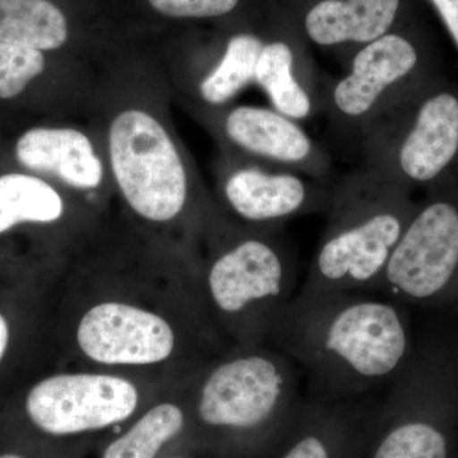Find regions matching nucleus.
I'll return each mask as SVG.
<instances>
[{
	"instance_id": "obj_13",
	"label": "nucleus",
	"mask_w": 458,
	"mask_h": 458,
	"mask_svg": "<svg viewBox=\"0 0 458 458\" xmlns=\"http://www.w3.org/2000/svg\"><path fill=\"white\" fill-rule=\"evenodd\" d=\"M183 29L168 33V45L179 68L177 84L195 117L216 113L255 82L256 64L265 35L233 26L218 41L201 44Z\"/></svg>"
},
{
	"instance_id": "obj_11",
	"label": "nucleus",
	"mask_w": 458,
	"mask_h": 458,
	"mask_svg": "<svg viewBox=\"0 0 458 458\" xmlns=\"http://www.w3.org/2000/svg\"><path fill=\"white\" fill-rule=\"evenodd\" d=\"M197 119L212 132L222 155L297 172L316 180L330 179L333 164L327 150L300 123L273 107L232 104Z\"/></svg>"
},
{
	"instance_id": "obj_26",
	"label": "nucleus",
	"mask_w": 458,
	"mask_h": 458,
	"mask_svg": "<svg viewBox=\"0 0 458 458\" xmlns=\"http://www.w3.org/2000/svg\"><path fill=\"white\" fill-rule=\"evenodd\" d=\"M9 342V327L7 319L3 318L0 313V360L4 357V352L7 351Z\"/></svg>"
},
{
	"instance_id": "obj_8",
	"label": "nucleus",
	"mask_w": 458,
	"mask_h": 458,
	"mask_svg": "<svg viewBox=\"0 0 458 458\" xmlns=\"http://www.w3.org/2000/svg\"><path fill=\"white\" fill-rule=\"evenodd\" d=\"M131 0H0V41L89 60L131 45Z\"/></svg>"
},
{
	"instance_id": "obj_14",
	"label": "nucleus",
	"mask_w": 458,
	"mask_h": 458,
	"mask_svg": "<svg viewBox=\"0 0 458 458\" xmlns=\"http://www.w3.org/2000/svg\"><path fill=\"white\" fill-rule=\"evenodd\" d=\"M138 403L137 387L122 377L68 373L36 385L27 396L26 411L42 432L71 436L122 423Z\"/></svg>"
},
{
	"instance_id": "obj_4",
	"label": "nucleus",
	"mask_w": 458,
	"mask_h": 458,
	"mask_svg": "<svg viewBox=\"0 0 458 458\" xmlns=\"http://www.w3.org/2000/svg\"><path fill=\"white\" fill-rule=\"evenodd\" d=\"M295 363L282 352L251 351L223 360L199 390V421L251 452L276 454L303 405Z\"/></svg>"
},
{
	"instance_id": "obj_15",
	"label": "nucleus",
	"mask_w": 458,
	"mask_h": 458,
	"mask_svg": "<svg viewBox=\"0 0 458 458\" xmlns=\"http://www.w3.org/2000/svg\"><path fill=\"white\" fill-rule=\"evenodd\" d=\"M87 60L0 41V105L62 114L92 107Z\"/></svg>"
},
{
	"instance_id": "obj_20",
	"label": "nucleus",
	"mask_w": 458,
	"mask_h": 458,
	"mask_svg": "<svg viewBox=\"0 0 458 458\" xmlns=\"http://www.w3.org/2000/svg\"><path fill=\"white\" fill-rule=\"evenodd\" d=\"M403 0H313L304 5V38L325 50L343 53L348 63L364 45L394 31Z\"/></svg>"
},
{
	"instance_id": "obj_27",
	"label": "nucleus",
	"mask_w": 458,
	"mask_h": 458,
	"mask_svg": "<svg viewBox=\"0 0 458 458\" xmlns=\"http://www.w3.org/2000/svg\"><path fill=\"white\" fill-rule=\"evenodd\" d=\"M0 458H25V457L20 456V454H2V456H0Z\"/></svg>"
},
{
	"instance_id": "obj_5",
	"label": "nucleus",
	"mask_w": 458,
	"mask_h": 458,
	"mask_svg": "<svg viewBox=\"0 0 458 458\" xmlns=\"http://www.w3.org/2000/svg\"><path fill=\"white\" fill-rule=\"evenodd\" d=\"M364 167L411 190L445 182L458 162V89L429 80L360 138Z\"/></svg>"
},
{
	"instance_id": "obj_23",
	"label": "nucleus",
	"mask_w": 458,
	"mask_h": 458,
	"mask_svg": "<svg viewBox=\"0 0 458 458\" xmlns=\"http://www.w3.org/2000/svg\"><path fill=\"white\" fill-rule=\"evenodd\" d=\"M185 428V414L174 403H159L147 411L105 450L102 458H155Z\"/></svg>"
},
{
	"instance_id": "obj_17",
	"label": "nucleus",
	"mask_w": 458,
	"mask_h": 458,
	"mask_svg": "<svg viewBox=\"0 0 458 458\" xmlns=\"http://www.w3.org/2000/svg\"><path fill=\"white\" fill-rule=\"evenodd\" d=\"M81 351L108 366H147L164 361L174 349L170 324L156 313L119 302L98 304L77 331Z\"/></svg>"
},
{
	"instance_id": "obj_22",
	"label": "nucleus",
	"mask_w": 458,
	"mask_h": 458,
	"mask_svg": "<svg viewBox=\"0 0 458 458\" xmlns=\"http://www.w3.org/2000/svg\"><path fill=\"white\" fill-rule=\"evenodd\" d=\"M131 8L140 27L164 32L199 21L236 22L249 9V0H131Z\"/></svg>"
},
{
	"instance_id": "obj_24",
	"label": "nucleus",
	"mask_w": 458,
	"mask_h": 458,
	"mask_svg": "<svg viewBox=\"0 0 458 458\" xmlns=\"http://www.w3.org/2000/svg\"><path fill=\"white\" fill-rule=\"evenodd\" d=\"M458 49V0H430Z\"/></svg>"
},
{
	"instance_id": "obj_2",
	"label": "nucleus",
	"mask_w": 458,
	"mask_h": 458,
	"mask_svg": "<svg viewBox=\"0 0 458 458\" xmlns=\"http://www.w3.org/2000/svg\"><path fill=\"white\" fill-rule=\"evenodd\" d=\"M267 337L303 367L316 400L360 399L390 386L414 352L403 310L357 292H298Z\"/></svg>"
},
{
	"instance_id": "obj_21",
	"label": "nucleus",
	"mask_w": 458,
	"mask_h": 458,
	"mask_svg": "<svg viewBox=\"0 0 458 458\" xmlns=\"http://www.w3.org/2000/svg\"><path fill=\"white\" fill-rule=\"evenodd\" d=\"M0 201L18 225H53L65 213V200L59 186L16 167L0 174Z\"/></svg>"
},
{
	"instance_id": "obj_1",
	"label": "nucleus",
	"mask_w": 458,
	"mask_h": 458,
	"mask_svg": "<svg viewBox=\"0 0 458 458\" xmlns=\"http://www.w3.org/2000/svg\"><path fill=\"white\" fill-rule=\"evenodd\" d=\"M147 44L108 57L93 110L111 183L138 218L168 225L201 195L199 172L177 137L165 95L147 71Z\"/></svg>"
},
{
	"instance_id": "obj_6",
	"label": "nucleus",
	"mask_w": 458,
	"mask_h": 458,
	"mask_svg": "<svg viewBox=\"0 0 458 458\" xmlns=\"http://www.w3.org/2000/svg\"><path fill=\"white\" fill-rule=\"evenodd\" d=\"M223 240L207 273L208 292L223 318L241 322L250 339L269 336L270 328L294 297L297 260L282 227L225 225Z\"/></svg>"
},
{
	"instance_id": "obj_19",
	"label": "nucleus",
	"mask_w": 458,
	"mask_h": 458,
	"mask_svg": "<svg viewBox=\"0 0 458 458\" xmlns=\"http://www.w3.org/2000/svg\"><path fill=\"white\" fill-rule=\"evenodd\" d=\"M254 84L274 110L297 123L322 113L324 81L294 36L265 35Z\"/></svg>"
},
{
	"instance_id": "obj_9",
	"label": "nucleus",
	"mask_w": 458,
	"mask_h": 458,
	"mask_svg": "<svg viewBox=\"0 0 458 458\" xmlns=\"http://www.w3.org/2000/svg\"><path fill=\"white\" fill-rule=\"evenodd\" d=\"M429 72L417 42L394 30L355 51L342 77L324 81L322 113L334 135L360 143L377 117L432 80Z\"/></svg>"
},
{
	"instance_id": "obj_7",
	"label": "nucleus",
	"mask_w": 458,
	"mask_h": 458,
	"mask_svg": "<svg viewBox=\"0 0 458 458\" xmlns=\"http://www.w3.org/2000/svg\"><path fill=\"white\" fill-rule=\"evenodd\" d=\"M457 401L458 355L445 346L412 352L377 405L361 458H451Z\"/></svg>"
},
{
	"instance_id": "obj_10",
	"label": "nucleus",
	"mask_w": 458,
	"mask_h": 458,
	"mask_svg": "<svg viewBox=\"0 0 458 458\" xmlns=\"http://www.w3.org/2000/svg\"><path fill=\"white\" fill-rule=\"evenodd\" d=\"M376 291L400 302L458 304V188H430L417 204Z\"/></svg>"
},
{
	"instance_id": "obj_3",
	"label": "nucleus",
	"mask_w": 458,
	"mask_h": 458,
	"mask_svg": "<svg viewBox=\"0 0 458 458\" xmlns=\"http://www.w3.org/2000/svg\"><path fill=\"white\" fill-rule=\"evenodd\" d=\"M410 191L364 165L334 183L301 292L376 291L417 208Z\"/></svg>"
},
{
	"instance_id": "obj_25",
	"label": "nucleus",
	"mask_w": 458,
	"mask_h": 458,
	"mask_svg": "<svg viewBox=\"0 0 458 458\" xmlns=\"http://www.w3.org/2000/svg\"><path fill=\"white\" fill-rule=\"evenodd\" d=\"M16 225H18L16 219L8 212L5 205L0 201V234L11 231V229L16 227Z\"/></svg>"
},
{
	"instance_id": "obj_12",
	"label": "nucleus",
	"mask_w": 458,
	"mask_h": 458,
	"mask_svg": "<svg viewBox=\"0 0 458 458\" xmlns=\"http://www.w3.org/2000/svg\"><path fill=\"white\" fill-rule=\"evenodd\" d=\"M216 174L222 204L255 227H283L297 216L327 213L333 197L328 181L237 157L221 155Z\"/></svg>"
},
{
	"instance_id": "obj_16",
	"label": "nucleus",
	"mask_w": 458,
	"mask_h": 458,
	"mask_svg": "<svg viewBox=\"0 0 458 458\" xmlns=\"http://www.w3.org/2000/svg\"><path fill=\"white\" fill-rule=\"evenodd\" d=\"M11 158L18 170L44 177L60 189L98 194L113 185L96 125L55 120L32 123L14 137Z\"/></svg>"
},
{
	"instance_id": "obj_18",
	"label": "nucleus",
	"mask_w": 458,
	"mask_h": 458,
	"mask_svg": "<svg viewBox=\"0 0 458 458\" xmlns=\"http://www.w3.org/2000/svg\"><path fill=\"white\" fill-rule=\"evenodd\" d=\"M378 403L352 400L303 401L297 420L276 458H361Z\"/></svg>"
}]
</instances>
